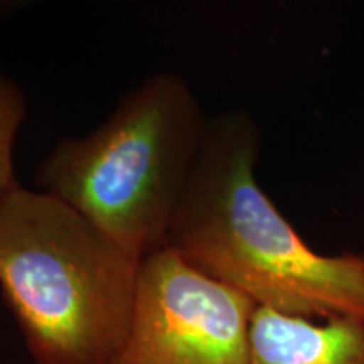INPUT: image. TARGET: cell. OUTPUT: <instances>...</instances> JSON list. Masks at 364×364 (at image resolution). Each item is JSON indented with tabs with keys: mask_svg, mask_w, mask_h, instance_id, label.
<instances>
[{
	"mask_svg": "<svg viewBox=\"0 0 364 364\" xmlns=\"http://www.w3.org/2000/svg\"><path fill=\"white\" fill-rule=\"evenodd\" d=\"M262 134L247 112L209 117L167 248L257 307L364 318V257L309 247L255 177Z\"/></svg>",
	"mask_w": 364,
	"mask_h": 364,
	"instance_id": "1",
	"label": "cell"
},
{
	"mask_svg": "<svg viewBox=\"0 0 364 364\" xmlns=\"http://www.w3.org/2000/svg\"><path fill=\"white\" fill-rule=\"evenodd\" d=\"M142 260L56 196L0 199V289L36 364H110Z\"/></svg>",
	"mask_w": 364,
	"mask_h": 364,
	"instance_id": "2",
	"label": "cell"
},
{
	"mask_svg": "<svg viewBox=\"0 0 364 364\" xmlns=\"http://www.w3.org/2000/svg\"><path fill=\"white\" fill-rule=\"evenodd\" d=\"M208 118L184 76L152 73L97 129L59 140L39 162L36 186L145 258L167 247Z\"/></svg>",
	"mask_w": 364,
	"mask_h": 364,
	"instance_id": "3",
	"label": "cell"
},
{
	"mask_svg": "<svg viewBox=\"0 0 364 364\" xmlns=\"http://www.w3.org/2000/svg\"><path fill=\"white\" fill-rule=\"evenodd\" d=\"M255 309L166 247L142 260L129 332L110 364H250Z\"/></svg>",
	"mask_w": 364,
	"mask_h": 364,
	"instance_id": "4",
	"label": "cell"
},
{
	"mask_svg": "<svg viewBox=\"0 0 364 364\" xmlns=\"http://www.w3.org/2000/svg\"><path fill=\"white\" fill-rule=\"evenodd\" d=\"M250 364H364V318H312L257 307Z\"/></svg>",
	"mask_w": 364,
	"mask_h": 364,
	"instance_id": "5",
	"label": "cell"
},
{
	"mask_svg": "<svg viewBox=\"0 0 364 364\" xmlns=\"http://www.w3.org/2000/svg\"><path fill=\"white\" fill-rule=\"evenodd\" d=\"M27 115L24 91L0 73V199L21 186L14 172V145Z\"/></svg>",
	"mask_w": 364,
	"mask_h": 364,
	"instance_id": "6",
	"label": "cell"
},
{
	"mask_svg": "<svg viewBox=\"0 0 364 364\" xmlns=\"http://www.w3.org/2000/svg\"><path fill=\"white\" fill-rule=\"evenodd\" d=\"M12 9V4L11 2H2L0 4V12H7V11H11Z\"/></svg>",
	"mask_w": 364,
	"mask_h": 364,
	"instance_id": "7",
	"label": "cell"
}]
</instances>
